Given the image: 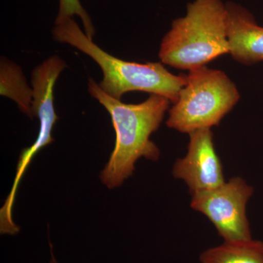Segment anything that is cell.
<instances>
[{"label":"cell","mask_w":263,"mask_h":263,"mask_svg":"<svg viewBox=\"0 0 263 263\" xmlns=\"http://www.w3.org/2000/svg\"><path fill=\"white\" fill-rule=\"evenodd\" d=\"M50 263H58L57 262V261L56 260V259L54 258V257H53V254L51 252V262Z\"/></svg>","instance_id":"11"},{"label":"cell","mask_w":263,"mask_h":263,"mask_svg":"<svg viewBox=\"0 0 263 263\" xmlns=\"http://www.w3.org/2000/svg\"><path fill=\"white\" fill-rule=\"evenodd\" d=\"M52 34L55 41L70 45L94 60L103 71L100 88L117 100L129 91H141L161 95L175 103L186 84V75H174L160 62L140 64L109 54L87 37L73 18L57 24Z\"/></svg>","instance_id":"2"},{"label":"cell","mask_w":263,"mask_h":263,"mask_svg":"<svg viewBox=\"0 0 263 263\" xmlns=\"http://www.w3.org/2000/svg\"><path fill=\"white\" fill-rule=\"evenodd\" d=\"M200 260L201 263H263V241H224L202 252Z\"/></svg>","instance_id":"9"},{"label":"cell","mask_w":263,"mask_h":263,"mask_svg":"<svg viewBox=\"0 0 263 263\" xmlns=\"http://www.w3.org/2000/svg\"><path fill=\"white\" fill-rule=\"evenodd\" d=\"M67 67L65 62L57 56L47 59L38 65L32 73L33 117L40 120L39 133L32 146L22 151L13 186L10 190L11 197L16 196L17 190L33 157L40 150L53 141L52 130L58 117L53 106V86L62 71Z\"/></svg>","instance_id":"6"},{"label":"cell","mask_w":263,"mask_h":263,"mask_svg":"<svg viewBox=\"0 0 263 263\" xmlns=\"http://www.w3.org/2000/svg\"><path fill=\"white\" fill-rule=\"evenodd\" d=\"M80 17L87 37L92 40L95 34V28L86 10L83 8L79 0H60V8L55 24H62L69 18H72L74 15Z\"/></svg>","instance_id":"10"},{"label":"cell","mask_w":263,"mask_h":263,"mask_svg":"<svg viewBox=\"0 0 263 263\" xmlns=\"http://www.w3.org/2000/svg\"><path fill=\"white\" fill-rule=\"evenodd\" d=\"M189 135L187 155L175 162L174 177L185 181L191 195L221 186L226 181L211 128L197 129Z\"/></svg>","instance_id":"7"},{"label":"cell","mask_w":263,"mask_h":263,"mask_svg":"<svg viewBox=\"0 0 263 263\" xmlns=\"http://www.w3.org/2000/svg\"><path fill=\"white\" fill-rule=\"evenodd\" d=\"M226 5L221 0H195L185 16L173 22L162 38L159 57L162 64L189 71L229 53Z\"/></svg>","instance_id":"3"},{"label":"cell","mask_w":263,"mask_h":263,"mask_svg":"<svg viewBox=\"0 0 263 263\" xmlns=\"http://www.w3.org/2000/svg\"><path fill=\"white\" fill-rule=\"evenodd\" d=\"M227 37L229 53L240 64L252 65L263 61V27L254 15L236 3H227Z\"/></svg>","instance_id":"8"},{"label":"cell","mask_w":263,"mask_h":263,"mask_svg":"<svg viewBox=\"0 0 263 263\" xmlns=\"http://www.w3.org/2000/svg\"><path fill=\"white\" fill-rule=\"evenodd\" d=\"M91 96L110 114L116 133L115 147L100 179L109 189L121 186L132 176L135 164L141 157L156 161L160 151L150 136L160 127L164 114L172 103L159 95H150L144 102L126 104L106 94L92 79H89Z\"/></svg>","instance_id":"1"},{"label":"cell","mask_w":263,"mask_h":263,"mask_svg":"<svg viewBox=\"0 0 263 263\" xmlns=\"http://www.w3.org/2000/svg\"><path fill=\"white\" fill-rule=\"evenodd\" d=\"M253 193L245 180L234 177L218 187L192 195L191 207L207 216L224 241L250 240L246 208Z\"/></svg>","instance_id":"5"},{"label":"cell","mask_w":263,"mask_h":263,"mask_svg":"<svg viewBox=\"0 0 263 263\" xmlns=\"http://www.w3.org/2000/svg\"><path fill=\"white\" fill-rule=\"evenodd\" d=\"M240 100L236 86L226 72L206 66L189 71L166 124L190 134L219 124Z\"/></svg>","instance_id":"4"}]
</instances>
